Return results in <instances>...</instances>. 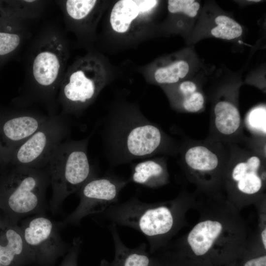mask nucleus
Returning a JSON list of instances; mask_svg holds the SVG:
<instances>
[{
	"instance_id": "7ed1b4c3",
	"label": "nucleus",
	"mask_w": 266,
	"mask_h": 266,
	"mask_svg": "<svg viewBox=\"0 0 266 266\" xmlns=\"http://www.w3.org/2000/svg\"><path fill=\"white\" fill-rule=\"evenodd\" d=\"M50 184L49 166L42 169L13 166L0 178V209L5 218L17 224L27 215L42 212Z\"/></svg>"
},
{
	"instance_id": "20e7f679",
	"label": "nucleus",
	"mask_w": 266,
	"mask_h": 266,
	"mask_svg": "<svg viewBox=\"0 0 266 266\" xmlns=\"http://www.w3.org/2000/svg\"><path fill=\"white\" fill-rule=\"evenodd\" d=\"M93 133L79 140H64L53 154L49 164L52 196L50 202L53 214L61 208L65 199L77 193L89 179L96 176L87 152Z\"/></svg>"
},
{
	"instance_id": "2eb2a0df",
	"label": "nucleus",
	"mask_w": 266,
	"mask_h": 266,
	"mask_svg": "<svg viewBox=\"0 0 266 266\" xmlns=\"http://www.w3.org/2000/svg\"><path fill=\"white\" fill-rule=\"evenodd\" d=\"M139 66L137 70L145 81L159 84H173L184 78L189 70L188 63L183 60H177L167 64L155 65L151 63Z\"/></svg>"
},
{
	"instance_id": "9d476101",
	"label": "nucleus",
	"mask_w": 266,
	"mask_h": 266,
	"mask_svg": "<svg viewBox=\"0 0 266 266\" xmlns=\"http://www.w3.org/2000/svg\"><path fill=\"white\" fill-rule=\"evenodd\" d=\"M49 116L29 112L0 114V159L24 142Z\"/></svg>"
},
{
	"instance_id": "ddd939ff",
	"label": "nucleus",
	"mask_w": 266,
	"mask_h": 266,
	"mask_svg": "<svg viewBox=\"0 0 266 266\" xmlns=\"http://www.w3.org/2000/svg\"><path fill=\"white\" fill-rule=\"evenodd\" d=\"M112 0H68L66 13L70 20L83 32L94 34L96 28Z\"/></svg>"
},
{
	"instance_id": "4468645a",
	"label": "nucleus",
	"mask_w": 266,
	"mask_h": 266,
	"mask_svg": "<svg viewBox=\"0 0 266 266\" xmlns=\"http://www.w3.org/2000/svg\"><path fill=\"white\" fill-rule=\"evenodd\" d=\"M114 246L115 254L111 261L103 259L100 266H155V261L147 251V245L141 243L134 248L127 247L118 233L117 225L108 227Z\"/></svg>"
},
{
	"instance_id": "6e6552de",
	"label": "nucleus",
	"mask_w": 266,
	"mask_h": 266,
	"mask_svg": "<svg viewBox=\"0 0 266 266\" xmlns=\"http://www.w3.org/2000/svg\"><path fill=\"white\" fill-rule=\"evenodd\" d=\"M129 182L113 175L91 178L77 191L79 203L63 225L78 224L88 215L102 213L118 202L120 192Z\"/></svg>"
},
{
	"instance_id": "c756f323",
	"label": "nucleus",
	"mask_w": 266,
	"mask_h": 266,
	"mask_svg": "<svg viewBox=\"0 0 266 266\" xmlns=\"http://www.w3.org/2000/svg\"><path fill=\"white\" fill-rule=\"evenodd\" d=\"M1 164H2V163H1L0 159V165H1Z\"/></svg>"
},
{
	"instance_id": "c85d7f7f",
	"label": "nucleus",
	"mask_w": 266,
	"mask_h": 266,
	"mask_svg": "<svg viewBox=\"0 0 266 266\" xmlns=\"http://www.w3.org/2000/svg\"><path fill=\"white\" fill-rule=\"evenodd\" d=\"M262 241L265 249H266V229H265L261 233Z\"/></svg>"
},
{
	"instance_id": "f8f14e48",
	"label": "nucleus",
	"mask_w": 266,
	"mask_h": 266,
	"mask_svg": "<svg viewBox=\"0 0 266 266\" xmlns=\"http://www.w3.org/2000/svg\"><path fill=\"white\" fill-rule=\"evenodd\" d=\"M31 262L20 227L5 218L0 220V264L22 266Z\"/></svg>"
},
{
	"instance_id": "393cba45",
	"label": "nucleus",
	"mask_w": 266,
	"mask_h": 266,
	"mask_svg": "<svg viewBox=\"0 0 266 266\" xmlns=\"http://www.w3.org/2000/svg\"><path fill=\"white\" fill-rule=\"evenodd\" d=\"M204 98L202 94L195 92L183 96L182 105L185 110L191 112H196L200 110L203 106Z\"/></svg>"
},
{
	"instance_id": "f257e3e1",
	"label": "nucleus",
	"mask_w": 266,
	"mask_h": 266,
	"mask_svg": "<svg viewBox=\"0 0 266 266\" xmlns=\"http://www.w3.org/2000/svg\"><path fill=\"white\" fill-rule=\"evenodd\" d=\"M100 125L103 150L111 166L148 158L163 145L161 130L146 118L136 102L121 96L110 105Z\"/></svg>"
},
{
	"instance_id": "f3484780",
	"label": "nucleus",
	"mask_w": 266,
	"mask_h": 266,
	"mask_svg": "<svg viewBox=\"0 0 266 266\" xmlns=\"http://www.w3.org/2000/svg\"><path fill=\"white\" fill-rule=\"evenodd\" d=\"M166 175L162 163L154 159L145 160L132 166L129 181L145 187H154L164 182Z\"/></svg>"
},
{
	"instance_id": "6ab92c4d",
	"label": "nucleus",
	"mask_w": 266,
	"mask_h": 266,
	"mask_svg": "<svg viewBox=\"0 0 266 266\" xmlns=\"http://www.w3.org/2000/svg\"><path fill=\"white\" fill-rule=\"evenodd\" d=\"M186 164L192 168L200 171H210L218 166L217 156L202 146H196L189 149L185 155Z\"/></svg>"
},
{
	"instance_id": "b1692460",
	"label": "nucleus",
	"mask_w": 266,
	"mask_h": 266,
	"mask_svg": "<svg viewBox=\"0 0 266 266\" xmlns=\"http://www.w3.org/2000/svg\"><path fill=\"white\" fill-rule=\"evenodd\" d=\"M248 124L250 128L266 133V109L257 107L253 109L248 116Z\"/></svg>"
},
{
	"instance_id": "412c9836",
	"label": "nucleus",
	"mask_w": 266,
	"mask_h": 266,
	"mask_svg": "<svg viewBox=\"0 0 266 266\" xmlns=\"http://www.w3.org/2000/svg\"><path fill=\"white\" fill-rule=\"evenodd\" d=\"M215 21L217 26L212 29L211 33L216 37L231 40L242 34L241 26L229 17L220 15L215 18Z\"/></svg>"
},
{
	"instance_id": "5701e85b",
	"label": "nucleus",
	"mask_w": 266,
	"mask_h": 266,
	"mask_svg": "<svg viewBox=\"0 0 266 266\" xmlns=\"http://www.w3.org/2000/svg\"><path fill=\"white\" fill-rule=\"evenodd\" d=\"M20 42L21 37L17 33L0 31V58L5 57L15 51Z\"/></svg>"
},
{
	"instance_id": "4be33fe9",
	"label": "nucleus",
	"mask_w": 266,
	"mask_h": 266,
	"mask_svg": "<svg viewBox=\"0 0 266 266\" xmlns=\"http://www.w3.org/2000/svg\"><path fill=\"white\" fill-rule=\"evenodd\" d=\"M167 3L170 13H183L191 17L197 15L200 7V3L193 0H169Z\"/></svg>"
},
{
	"instance_id": "1a4fd4ad",
	"label": "nucleus",
	"mask_w": 266,
	"mask_h": 266,
	"mask_svg": "<svg viewBox=\"0 0 266 266\" xmlns=\"http://www.w3.org/2000/svg\"><path fill=\"white\" fill-rule=\"evenodd\" d=\"M20 227L33 262L49 265L66 251L67 244L50 219L36 216L23 221Z\"/></svg>"
},
{
	"instance_id": "cd10ccee",
	"label": "nucleus",
	"mask_w": 266,
	"mask_h": 266,
	"mask_svg": "<svg viewBox=\"0 0 266 266\" xmlns=\"http://www.w3.org/2000/svg\"><path fill=\"white\" fill-rule=\"evenodd\" d=\"M244 266H266L265 255L248 261Z\"/></svg>"
},
{
	"instance_id": "dca6fc26",
	"label": "nucleus",
	"mask_w": 266,
	"mask_h": 266,
	"mask_svg": "<svg viewBox=\"0 0 266 266\" xmlns=\"http://www.w3.org/2000/svg\"><path fill=\"white\" fill-rule=\"evenodd\" d=\"M222 230L216 221L206 220L197 224L189 233L187 241L193 252L202 256L210 249Z\"/></svg>"
},
{
	"instance_id": "0eeeda50",
	"label": "nucleus",
	"mask_w": 266,
	"mask_h": 266,
	"mask_svg": "<svg viewBox=\"0 0 266 266\" xmlns=\"http://www.w3.org/2000/svg\"><path fill=\"white\" fill-rule=\"evenodd\" d=\"M70 129V122L66 115L49 116L34 133L2 158V164L45 168L57 147L69 137Z\"/></svg>"
},
{
	"instance_id": "a211bd4d",
	"label": "nucleus",
	"mask_w": 266,
	"mask_h": 266,
	"mask_svg": "<svg viewBox=\"0 0 266 266\" xmlns=\"http://www.w3.org/2000/svg\"><path fill=\"white\" fill-rule=\"evenodd\" d=\"M215 124L218 131L225 135L233 134L240 124V115L237 108L228 101H220L214 108Z\"/></svg>"
},
{
	"instance_id": "f03ea898",
	"label": "nucleus",
	"mask_w": 266,
	"mask_h": 266,
	"mask_svg": "<svg viewBox=\"0 0 266 266\" xmlns=\"http://www.w3.org/2000/svg\"><path fill=\"white\" fill-rule=\"evenodd\" d=\"M116 73L109 61L99 53H89L79 59L68 70L61 87V114L80 115Z\"/></svg>"
},
{
	"instance_id": "a878e982",
	"label": "nucleus",
	"mask_w": 266,
	"mask_h": 266,
	"mask_svg": "<svg viewBox=\"0 0 266 266\" xmlns=\"http://www.w3.org/2000/svg\"><path fill=\"white\" fill-rule=\"evenodd\" d=\"M82 240L75 238L60 266H78V259L81 251Z\"/></svg>"
},
{
	"instance_id": "7c9ffc66",
	"label": "nucleus",
	"mask_w": 266,
	"mask_h": 266,
	"mask_svg": "<svg viewBox=\"0 0 266 266\" xmlns=\"http://www.w3.org/2000/svg\"><path fill=\"white\" fill-rule=\"evenodd\" d=\"M0 266H3L1 265L0 264Z\"/></svg>"
},
{
	"instance_id": "9b49d317",
	"label": "nucleus",
	"mask_w": 266,
	"mask_h": 266,
	"mask_svg": "<svg viewBox=\"0 0 266 266\" xmlns=\"http://www.w3.org/2000/svg\"><path fill=\"white\" fill-rule=\"evenodd\" d=\"M63 49L60 45L48 44L41 48L33 59V74L42 98H49L53 94L63 65Z\"/></svg>"
},
{
	"instance_id": "aec40b11",
	"label": "nucleus",
	"mask_w": 266,
	"mask_h": 266,
	"mask_svg": "<svg viewBox=\"0 0 266 266\" xmlns=\"http://www.w3.org/2000/svg\"><path fill=\"white\" fill-rule=\"evenodd\" d=\"M247 163L249 169L237 181L238 189L246 194H253L258 192L262 187V180L257 173L261 165L260 159L256 156L249 158Z\"/></svg>"
},
{
	"instance_id": "39448f33",
	"label": "nucleus",
	"mask_w": 266,
	"mask_h": 266,
	"mask_svg": "<svg viewBox=\"0 0 266 266\" xmlns=\"http://www.w3.org/2000/svg\"><path fill=\"white\" fill-rule=\"evenodd\" d=\"M159 4L157 0H112L106 11L104 34L107 44L118 50L145 41Z\"/></svg>"
},
{
	"instance_id": "bb28decb",
	"label": "nucleus",
	"mask_w": 266,
	"mask_h": 266,
	"mask_svg": "<svg viewBox=\"0 0 266 266\" xmlns=\"http://www.w3.org/2000/svg\"><path fill=\"white\" fill-rule=\"evenodd\" d=\"M179 91L183 96L196 91L197 86L193 82L187 81L182 82L179 85Z\"/></svg>"
},
{
	"instance_id": "423d86ee",
	"label": "nucleus",
	"mask_w": 266,
	"mask_h": 266,
	"mask_svg": "<svg viewBox=\"0 0 266 266\" xmlns=\"http://www.w3.org/2000/svg\"><path fill=\"white\" fill-rule=\"evenodd\" d=\"M101 214L111 223L130 227L142 233L148 241L151 252L156 248L158 238L170 233L175 223L170 207L144 202L136 196L111 205Z\"/></svg>"
}]
</instances>
